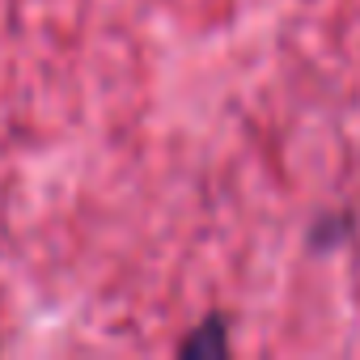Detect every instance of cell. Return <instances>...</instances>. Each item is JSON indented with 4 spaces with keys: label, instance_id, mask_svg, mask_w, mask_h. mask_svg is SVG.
<instances>
[{
    "label": "cell",
    "instance_id": "cell-1",
    "mask_svg": "<svg viewBox=\"0 0 360 360\" xmlns=\"http://www.w3.org/2000/svg\"><path fill=\"white\" fill-rule=\"evenodd\" d=\"M225 352H229V335H225V322L221 318H208L183 343V356H225Z\"/></svg>",
    "mask_w": 360,
    "mask_h": 360
}]
</instances>
